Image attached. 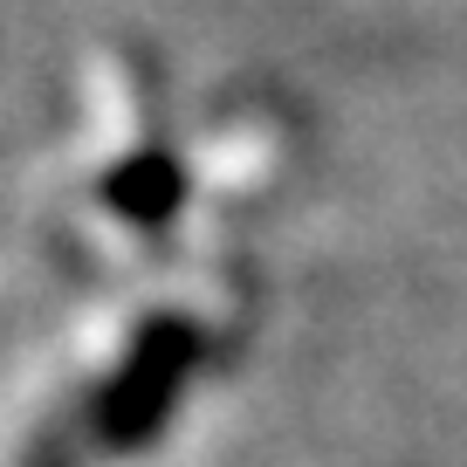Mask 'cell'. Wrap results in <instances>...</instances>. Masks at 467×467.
<instances>
[{
	"label": "cell",
	"instance_id": "7a4b0ae2",
	"mask_svg": "<svg viewBox=\"0 0 467 467\" xmlns=\"http://www.w3.org/2000/svg\"><path fill=\"white\" fill-rule=\"evenodd\" d=\"M179 200H186V172H179L172 151H131V159L103 179V206L124 213L138 234H159L165 220L179 213Z\"/></svg>",
	"mask_w": 467,
	"mask_h": 467
},
{
	"label": "cell",
	"instance_id": "6da1fadb",
	"mask_svg": "<svg viewBox=\"0 0 467 467\" xmlns=\"http://www.w3.org/2000/svg\"><path fill=\"white\" fill-rule=\"evenodd\" d=\"M192 365H200V330L186 317H151L131 337L124 365L103 379L97 406H89V433L110 453H131L145 440H159V426L172 420L179 392H186Z\"/></svg>",
	"mask_w": 467,
	"mask_h": 467
}]
</instances>
